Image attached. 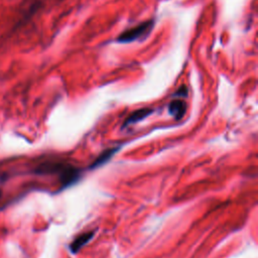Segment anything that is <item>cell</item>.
I'll return each instance as SVG.
<instances>
[{
	"instance_id": "cell-1",
	"label": "cell",
	"mask_w": 258,
	"mask_h": 258,
	"mask_svg": "<svg viewBox=\"0 0 258 258\" xmlns=\"http://www.w3.org/2000/svg\"><path fill=\"white\" fill-rule=\"evenodd\" d=\"M34 172L37 174H58L63 186L72 184L80 176L79 170L75 167L57 162H44L37 166Z\"/></svg>"
},
{
	"instance_id": "cell-3",
	"label": "cell",
	"mask_w": 258,
	"mask_h": 258,
	"mask_svg": "<svg viewBox=\"0 0 258 258\" xmlns=\"http://www.w3.org/2000/svg\"><path fill=\"white\" fill-rule=\"evenodd\" d=\"M153 113V110L152 109H149V108H141V109H138L134 112H132L128 117L127 119L125 120L124 124H123V127H127V126H130V125H133L143 119H145L146 117H148L150 114Z\"/></svg>"
},
{
	"instance_id": "cell-7",
	"label": "cell",
	"mask_w": 258,
	"mask_h": 258,
	"mask_svg": "<svg viewBox=\"0 0 258 258\" xmlns=\"http://www.w3.org/2000/svg\"><path fill=\"white\" fill-rule=\"evenodd\" d=\"M173 97H186L187 96V88L182 85L179 87V89L172 95Z\"/></svg>"
},
{
	"instance_id": "cell-6",
	"label": "cell",
	"mask_w": 258,
	"mask_h": 258,
	"mask_svg": "<svg viewBox=\"0 0 258 258\" xmlns=\"http://www.w3.org/2000/svg\"><path fill=\"white\" fill-rule=\"evenodd\" d=\"M116 151H117V148H111V149H109V150L104 151V152L93 162V164H92L91 167L94 168V167H97V166H99V165H102V164L105 163L107 160H109L110 157H111Z\"/></svg>"
},
{
	"instance_id": "cell-4",
	"label": "cell",
	"mask_w": 258,
	"mask_h": 258,
	"mask_svg": "<svg viewBox=\"0 0 258 258\" xmlns=\"http://www.w3.org/2000/svg\"><path fill=\"white\" fill-rule=\"evenodd\" d=\"M168 112L175 119H180L185 113V103L182 100L174 99L168 105Z\"/></svg>"
},
{
	"instance_id": "cell-2",
	"label": "cell",
	"mask_w": 258,
	"mask_h": 258,
	"mask_svg": "<svg viewBox=\"0 0 258 258\" xmlns=\"http://www.w3.org/2000/svg\"><path fill=\"white\" fill-rule=\"evenodd\" d=\"M153 26H154L153 19L143 21L138 25H135L131 28L124 30L122 33H120L117 36L116 41L120 43H129L138 39H144L149 35Z\"/></svg>"
},
{
	"instance_id": "cell-8",
	"label": "cell",
	"mask_w": 258,
	"mask_h": 258,
	"mask_svg": "<svg viewBox=\"0 0 258 258\" xmlns=\"http://www.w3.org/2000/svg\"><path fill=\"white\" fill-rule=\"evenodd\" d=\"M1 197H2V190L0 189V199H1Z\"/></svg>"
},
{
	"instance_id": "cell-5",
	"label": "cell",
	"mask_w": 258,
	"mask_h": 258,
	"mask_svg": "<svg viewBox=\"0 0 258 258\" xmlns=\"http://www.w3.org/2000/svg\"><path fill=\"white\" fill-rule=\"evenodd\" d=\"M95 232H86L83 233L82 235H80L79 237H77L74 242L71 243L70 245V249L73 253H77L84 245H86L94 236Z\"/></svg>"
}]
</instances>
